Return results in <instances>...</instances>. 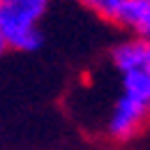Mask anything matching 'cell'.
Segmentation results:
<instances>
[{
    "label": "cell",
    "instance_id": "obj_1",
    "mask_svg": "<svg viewBox=\"0 0 150 150\" xmlns=\"http://www.w3.org/2000/svg\"><path fill=\"white\" fill-rule=\"evenodd\" d=\"M111 65L120 76V93L106 115L104 132L113 141H132L150 122V42L129 37L115 44Z\"/></svg>",
    "mask_w": 150,
    "mask_h": 150
},
{
    "label": "cell",
    "instance_id": "obj_2",
    "mask_svg": "<svg viewBox=\"0 0 150 150\" xmlns=\"http://www.w3.org/2000/svg\"><path fill=\"white\" fill-rule=\"evenodd\" d=\"M53 0H0V33L12 51H37L42 46V21Z\"/></svg>",
    "mask_w": 150,
    "mask_h": 150
},
{
    "label": "cell",
    "instance_id": "obj_3",
    "mask_svg": "<svg viewBox=\"0 0 150 150\" xmlns=\"http://www.w3.org/2000/svg\"><path fill=\"white\" fill-rule=\"evenodd\" d=\"M120 25L132 37L150 42V5L143 2V0H132V5L127 7Z\"/></svg>",
    "mask_w": 150,
    "mask_h": 150
},
{
    "label": "cell",
    "instance_id": "obj_4",
    "mask_svg": "<svg viewBox=\"0 0 150 150\" xmlns=\"http://www.w3.org/2000/svg\"><path fill=\"white\" fill-rule=\"evenodd\" d=\"M76 2L81 7H86L90 14L99 16L102 21H109L115 25H120L127 7L132 5V0H76Z\"/></svg>",
    "mask_w": 150,
    "mask_h": 150
},
{
    "label": "cell",
    "instance_id": "obj_5",
    "mask_svg": "<svg viewBox=\"0 0 150 150\" xmlns=\"http://www.w3.org/2000/svg\"><path fill=\"white\" fill-rule=\"evenodd\" d=\"M9 51V46H7V42H5V37H2V33H0V58L5 56Z\"/></svg>",
    "mask_w": 150,
    "mask_h": 150
},
{
    "label": "cell",
    "instance_id": "obj_6",
    "mask_svg": "<svg viewBox=\"0 0 150 150\" xmlns=\"http://www.w3.org/2000/svg\"><path fill=\"white\" fill-rule=\"evenodd\" d=\"M143 2H148V5H150V0H143Z\"/></svg>",
    "mask_w": 150,
    "mask_h": 150
}]
</instances>
